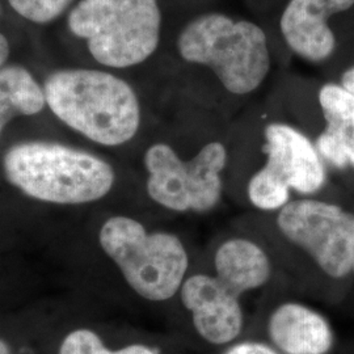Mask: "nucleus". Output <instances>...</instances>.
I'll use <instances>...</instances> for the list:
<instances>
[{
    "mask_svg": "<svg viewBox=\"0 0 354 354\" xmlns=\"http://www.w3.org/2000/svg\"><path fill=\"white\" fill-rule=\"evenodd\" d=\"M215 276L194 274L181 286V301L194 328L210 344L223 345L241 335V297L264 286L272 266L266 251L247 239L225 241L216 250Z\"/></svg>",
    "mask_w": 354,
    "mask_h": 354,
    "instance_id": "1",
    "label": "nucleus"
},
{
    "mask_svg": "<svg viewBox=\"0 0 354 354\" xmlns=\"http://www.w3.org/2000/svg\"><path fill=\"white\" fill-rule=\"evenodd\" d=\"M337 12L330 0H290L281 16V32L291 50L311 62L328 58L335 49L328 17Z\"/></svg>",
    "mask_w": 354,
    "mask_h": 354,
    "instance_id": "10",
    "label": "nucleus"
},
{
    "mask_svg": "<svg viewBox=\"0 0 354 354\" xmlns=\"http://www.w3.org/2000/svg\"><path fill=\"white\" fill-rule=\"evenodd\" d=\"M0 17H1V7H0Z\"/></svg>",
    "mask_w": 354,
    "mask_h": 354,
    "instance_id": "21",
    "label": "nucleus"
},
{
    "mask_svg": "<svg viewBox=\"0 0 354 354\" xmlns=\"http://www.w3.org/2000/svg\"><path fill=\"white\" fill-rule=\"evenodd\" d=\"M342 88L346 89L351 95L354 96V67L349 68L344 75H342Z\"/></svg>",
    "mask_w": 354,
    "mask_h": 354,
    "instance_id": "18",
    "label": "nucleus"
},
{
    "mask_svg": "<svg viewBox=\"0 0 354 354\" xmlns=\"http://www.w3.org/2000/svg\"><path fill=\"white\" fill-rule=\"evenodd\" d=\"M330 3L337 8L339 12H344L353 6L354 0H330Z\"/></svg>",
    "mask_w": 354,
    "mask_h": 354,
    "instance_id": "19",
    "label": "nucleus"
},
{
    "mask_svg": "<svg viewBox=\"0 0 354 354\" xmlns=\"http://www.w3.org/2000/svg\"><path fill=\"white\" fill-rule=\"evenodd\" d=\"M266 163L260 171L285 189L313 194L326 183V171L313 142L295 127L270 124L264 131Z\"/></svg>",
    "mask_w": 354,
    "mask_h": 354,
    "instance_id": "9",
    "label": "nucleus"
},
{
    "mask_svg": "<svg viewBox=\"0 0 354 354\" xmlns=\"http://www.w3.org/2000/svg\"><path fill=\"white\" fill-rule=\"evenodd\" d=\"M226 163L227 151L219 142L207 143L190 160L165 143L152 145L145 153L147 193L168 210L206 213L221 200Z\"/></svg>",
    "mask_w": 354,
    "mask_h": 354,
    "instance_id": "7",
    "label": "nucleus"
},
{
    "mask_svg": "<svg viewBox=\"0 0 354 354\" xmlns=\"http://www.w3.org/2000/svg\"><path fill=\"white\" fill-rule=\"evenodd\" d=\"M7 180L45 203L77 205L106 196L114 184L105 160L61 143L32 140L11 147L3 160Z\"/></svg>",
    "mask_w": 354,
    "mask_h": 354,
    "instance_id": "3",
    "label": "nucleus"
},
{
    "mask_svg": "<svg viewBox=\"0 0 354 354\" xmlns=\"http://www.w3.org/2000/svg\"><path fill=\"white\" fill-rule=\"evenodd\" d=\"M281 234L308 253L332 279L353 272L354 214L335 203L298 200L277 215Z\"/></svg>",
    "mask_w": 354,
    "mask_h": 354,
    "instance_id": "8",
    "label": "nucleus"
},
{
    "mask_svg": "<svg viewBox=\"0 0 354 354\" xmlns=\"http://www.w3.org/2000/svg\"><path fill=\"white\" fill-rule=\"evenodd\" d=\"M353 273H354V259H353Z\"/></svg>",
    "mask_w": 354,
    "mask_h": 354,
    "instance_id": "22",
    "label": "nucleus"
},
{
    "mask_svg": "<svg viewBox=\"0 0 354 354\" xmlns=\"http://www.w3.org/2000/svg\"><path fill=\"white\" fill-rule=\"evenodd\" d=\"M67 24L76 37L87 39L99 64L125 68L156 50L162 13L156 0H80Z\"/></svg>",
    "mask_w": 354,
    "mask_h": 354,
    "instance_id": "5",
    "label": "nucleus"
},
{
    "mask_svg": "<svg viewBox=\"0 0 354 354\" xmlns=\"http://www.w3.org/2000/svg\"><path fill=\"white\" fill-rule=\"evenodd\" d=\"M0 354H11V348L8 346V344L6 342H3L0 339Z\"/></svg>",
    "mask_w": 354,
    "mask_h": 354,
    "instance_id": "20",
    "label": "nucleus"
},
{
    "mask_svg": "<svg viewBox=\"0 0 354 354\" xmlns=\"http://www.w3.org/2000/svg\"><path fill=\"white\" fill-rule=\"evenodd\" d=\"M44 92L53 113L99 145H124L140 129V106L134 89L109 73L59 70L46 77Z\"/></svg>",
    "mask_w": 354,
    "mask_h": 354,
    "instance_id": "2",
    "label": "nucleus"
},
{
    "mask_svg": "<svg viewBox=\"0 0 354 354\" xmlns=\"http://www.w3.org/2000/svg\"><path fill=\"white\" fill-rule=\"evenodd\" d=\"M20 16L36 24H46L61 16L73 0H8Z\"/></svg>",
    "mask_w": 354,
    "mask_h": 354,
    "instance_id": "15",
    "label": "nucleus"
},
{
    "mask_svg": "<svg viewBox=\"0 0 354 354\" xmlns=\"http://www.w3.org/2000/svg\"><path fill=\"white\" fill-rule=\"evenodd\" d=\"M59 354H156L146 345H129L118 351L108 349L102 339L89 329H76L68 333L61 344Z\"/></svg>",
    "mask_w": 354,
    "mask_h": 354,
    "instance_id": "14",
    "label": "nucleus"
},
{
    "mask_svg": "<svg viewBox=\"0 0 354 354\" xmlns=\"http://www.w3.org/2000/svg\"><path fill=\"white\" fill-rule=\"evenodd\" d=\"M326 129L317 140V150L337 168H354V96L342 86L327 84L319 92Z\"/></svg>",
    "mask_w": 354,
    "mask_h": 354,
    "instance_id": "12",
    "label": "nucleus"
},
{
    "mask_svg": "<svg viewBox=\"0 0 354 354\" xmlns=\"http://www.w3.org/2000/svg\"><path fill=\"white\" fill-rule=\"evenodd\" d=\"M45 104L44 88L23 66L0 68V134L15 117L37 114Z\"/></svg>",
    "mask_w": 354,
    "mask_h": 354,
    "instance_id": "13",
    "label": "nucleus"
},
{
    "mask_svg": "<svg viewBox=\"0 0 354 354\" xmlns=\"http://www.w3.org/2000/svg\"><path fill=\"white\" fill-rule=\"evenodd\" d=\"M10 57V44L6 36L0 33V68L4 66Z\"/></svg>",
    "mask_w": 354,
    "mask_h": 354,
    "instance_id": "17",
    "label": "nucleus"
},
{
    "mask_svg": "<svg viewBox=\"0 0 354 354\" xmlns=\"http://www.w3.org/2000/svg\"><path fill=\"white\" fill-rule=\"evenodd\" d=\"M268 332L285 354H326L333 345L327 319L304 304H281L269 317Z\"/></svg>",
    "mask_w": 354,
    "mask_h": 354,
    "instance_id": "11",
    "label": "nucleus"
},
{
    "mask_svg": "<svg viewBox=\"0 0 354 354\" xmlns=\"http://www.w3.org/2000/svg\"><path fill=\"white\" fill-rule=\"evenodd\" d=\"M99 238L104 252L142 298L163 302L181 289L189 257L176 235L149 232L136 219L113 216L102 225Z\"/></svg>",
    "mask_w": 354,
    "mask_h": 354,
    "instance_id": "6",
    "label": "nucleus"
},
{
    "mask_svg": "<svg viewBox=\"0 0 354 354\" xmlns=\"http://www.w3.org/2000/svg\"><path fill=\"white\" fill-rule=\"evenodd\" d=\"M177 49L190 64L212 68L235 95L259 88L270 68L264 30L222 13H206L190 21L178 36Z\"/></svg>",
    "mask_w": 354,
    "mask_h": 354,
    "instance_id": "4",
    "label": "nucleus"
},
{
    "mask_svg": "<svg viewBox=\"0 0 354 354\" xmlns=\"http://www.w3.org/2000/svg\"><path fill=\"white\" fill-rule=\"evenodd\" d=\"M225 354H279L263 342H241L230 348Z\"/></svg>",
    "mask_w": 354,
    "mask_h": 354,
    "instance_id": "16",
    "label": "nucleus"
}]
</instances>
